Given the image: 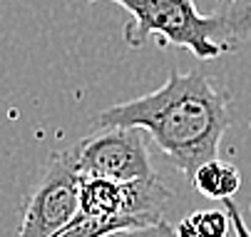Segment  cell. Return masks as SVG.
Returning a JSON list of instances; mask_svg holds the SVG:
<instances>
[{
	"mask_svg": "<svg viewBox=\"0 0 251 237\" xmlns=\"http://www.w3.org/2000/svg\"><path fill=\"white\" fill-rule=\"evenodd\" d=\"M231 122L229 95L201 73H172L142 97L104 108L95 127H142L189 180L201 165L217 160L219 143Z\"/></svg>",
	"mask_w": 251,
	"mask_h": 237,
	"instance_id": "cell-1",
	"label": "cell"
},
{
	"mask_svg": "<svg viewBox=\"0 0 251 237\" xmlns=\"http://www.w3.org/2000/svg\"><path fill=\"white\" fill-rule=\"evenodd\" d=\"M104 3H117L132 15V23H127L122 30V38L129 48H142L150 38H157L159 45L184 48L199 60H217L219 55L231 53L236 40L251 35L249 3H234L211 15H201L194 0H104Z\"/></svg>",
	"mask_w": 251,
	"mask_h": 237,
	"instance_id": "cell-2",
	"label": "cell"
},
{
	"mask_svg": "<svg viewBox=\"0 0 251 237\" xmlns=\"http://www.w3.org/2000/svg\"><path fill=\"white\" fill-rule=\"evenodd\" d=\"M80 185L82 175L77 170L73 148L55 152L25 205L18 237L60 235L80 212Z\"/></svg>",
	"mask_w": 251,
	"mask_h": 237,
	"instance_id": "cell-3",
	"label": "cell"
},
{
	"mask_svg": "<svg viewBox=\"0 0 251 237\" xmlns=\"http://www.w3.org/2000/svg\"><path fill=\"white\" fill-rule=\"evenodd\" d=\"M77 170L85 178H100L112 182L150 180L152 170L147 132L142 127H104L73 148Z\"/></svg>",
	"mask_w": 251,
	"mask_h": 237,
	"instance_id": "cell-4",
	"label": "cell"
},
{
	"mask_svg": "<svg viewBox=\"0 0 251 237\" xmlns=\"http://www.w3.org/2000/svg\"><path fill=\"white\" fill-rule=\"evenodd\" d=\"M194 187L211 200H229L241 187V175L231 162H222L219 157L201 165L192 178Z\"/></svg>",
	"mask_w": 251,
	"mask_h": 237,
	"instance_id": "cell-5",
	"label": "cell"
},
{
	"mask_svg": "<svg viewBox=\"0 0 251 237\" xmlns=\"http://www.w3.org/2000/svg\"><path fill=\"white\" fill-rule=\"evenodd\" d=\"M174 230L176 237H226L229 217L222 210H199L187 215Z\"/></svg>",
	"mask_w": 251,
	"mask_h": 237,
	"instance_id": "cell-6",
	"label": "cell"
},
{
	"mask_svg": "<svg viewBox=\"0 0 251 237\" xmlns=\"http://www.w3.org/2000/svg\"><path fill=\"white\" fill-rule=\"evenodd\" d=\"M104 237H176V230L164 220V222H157V225H150V227H129V230H117V232H110Z\"/></svg>",
	"mask_w": 251,
	"mask_h": 237,
	"instance_id": "cell-7",
	"label": "cell"
}]
</instances>
